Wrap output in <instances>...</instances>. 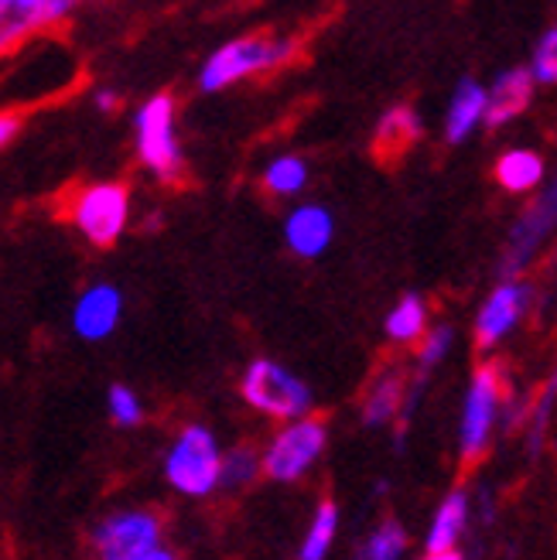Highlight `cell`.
I'll use <instances>...</instances> for the list:
<instances>
[{
	"label": "cell",
	"instance_id": "4fadbf2b",
	"mask_svg": "<svg viewBox=\"0 0 557 560\" xmlns=\"http://www.w3.org/2000/svg\"><path fill=\"white\" fill-rule=\"evenodd\" d=\"M534 86H537L534 72L523 66L499 72L492 79V86H486V127L499 130L513 124L523 109L534 103Z\"/></svg>",
	"mask_w": 557,
	"mask_h": 560
},
{
	"label": "cell",
	"instance_id": "4dcf8cb0",
	"mask_svg": "<svg viewBox=\"0 0 557 560\" xmlns=\"http://www.w3.org/2000/svg\"><path fill=\"white\" fill-rule=\"evenodd\" d=\"M55 4H62L66 11H72V14H76V11H79V4H82V0H55Z\"/></svg>",
	"mask_w": 557,
	"mask_h": 560
},
{
	"label": "cell",
	"instance_id": "cb8c5ba5",
	"mask_svg": "<svg viewBox=\"0 0 557 560\" xmlns=\"http://www.w3.org/2000/svg\"><path fill=\"white\" fill-rule=\"evenodd\" d=\"M407 550V529L397 523V520H383L370 540L363 544V550H359V557H367V560H397L404 557Z\"/></svg>",
	"mask_w": 557,
	"mask_h": 560
},
{
	"label": "cell",
	"instance_id": "83f0119b",
	"mask_svg": "<svg viewBox=\"0 0 557 560\" xmlns=\"http://www.w3.org/2000/svg\"><path fill=\"white\" fill-rule=\"evenodd\" d=\"M554 404H557V373L550 376V383L544 386V394L537 397V404H531V413H526V428H531V444L534 452L544 444L550 417H554Z\"/></svg>",
	"mask_w": 557,
	"mask_h": 560
},
{
	"label": "cell",
	"instance_id": "277c9868",
	"mask_svg": "<svg viewBox=\"0 0 557 560\" xmlns=\"http://www.w3.org/2000/svg\"><path fill=\"white\" fill-rule=\"evenodd\" d=\"M69 226L100 249L114 246L130 226V188L124 182H93L69 195Z\"/></svg>",
	"mask_w": 557,
	"mask_h": 560
},
{
	"label": "cell",
	"instance_id": "8992f818",
	"mask_svg": "<svg viewBox=\"0 0 557 560\" xmlns=\"http://www.w3.org/2000/svg\"><path fill=\"white\" fill-rule=\"evenodd\" d=\"M240 394L243 400L264 417L274 420H294L304 417L315 404L312 386L304 383L298 373L274 359H254L240 376Z\"/></svg>",
	"mask_w": 557,
	"mask_h": 560
},
{
	"label": "cell",
	"instance_id": "3957f363",
	"mask_svg": "<svg viewBox=\"0 0 557 560\" xmlns=\"http://www.w3.org/2000/svg\"><path fill=\"white\" fill-rule=\"evenodd\" d=\"M90 547L103 560H172L175 550L164 540V523L151 510L106 513L90 529Z\"/></svg>",
	"mask_w": 557,
	"mask_h": 560
},
{
	"label": "cell",
	"instance_id": "d6986e66",
	"mask_svg": "<svg viewBox=\"0 0 557 560\" xmlns=\"http://www.w3.org/2000/svg\"><path fill=\"white\" fill-rule=\"evenodd\" d=\"M496 182L507 191H534L544 182V161L534 151L513 148L496 161Z\"/></svg>",
	"mask_w": 557,
	"mask_h": 560
},
{
	"label": "cell",
	"instance_id": "9a60e30c",
	"mask_svg": "<svg viewBox=\"0 0 557 560\" xmlns=\"http://www.w3.org/2000/svg\"><path fill=\"white\" fill-rule=\"evenodd\" d=\"M468 529V492L455 489L441 499V506L431 516L428 537H425V557L431 560H449L459 557V544Z\"/></svg>",
	"mask_w": 557,
	"mask_h": 560
},
{
	"label": "cell",
	"instance_id": "4316f807",
	"mask_svg": "<svg viewBox=\"0 0 557 560\" xmlns=\"http://www.w3.org/2000/svg\"><path fill=\"white\" fill-rule=\"evenodd\" d=\"M531 72L537 79V86H557V24L537 38L531 55Z\"/></svg>",
	"mask_w": 557,
	"mask_h": 560
},
{
	"label": "cell",
	"instance_id": "e0dca14e",
	"mask_svg": "<svg viewBox=\"0 0 557 560\" xmlns=\"http://www.w3.org/2000/svg\"><path fill=\"white\" fill-rule=\"evenodd\" d=\"M421 130H425L421 117H417L410 106H390L373 130V154L383 164L401 161L417 140H421Z\"/></svg>",
	"mask_w": 557,
	"mask_h": 560
},
{
	"label": "cell",
	"instance_id": "d4e9b609",
	"mask_svg": "<svg viewBox=\"0 0 557 560\" xmlns=\"http://www.w3.org/2000/svg\"><path fill=\"white\" fill-rule=\"evenodd\" d=\"M106 413L117 428H137L144 420V404L134 394V386L127 383H114L106 394Z\"/></svg>",
	"mask_w": 557,
	"mask_h": 560
},
{
	"label": "cell",
	"instance_id": "f1b7e54d",
	"mask_svg": "<svg viewBox=\"0 0 557 560\" xmlns=\"http://www.w3.org/2000/svg\"><path fill=\"white\" fill-rule=\"evenodd\" d=\"M21 114H14V109H0V151H4L11 140H18L21 133Z\"/></svg>",
	"mask_w": 557,
	"mask_h": 560
},
{
	"label": "cell",
	"instance_id": "ffe728a7",
	"mask_svg": "<svg viewBox=\"0 0 557 560\" xmlns=\"http://www.w3.org/2000/svg\"><path fill=\"white\" fill-rule=\"evenodd\" d=\"M383 331H386V339H394V342L421 339V335L428 331V301L421 294L407 291L394 307H390Z\"/></svg>",
	"mask_w": 557,
	"mask_h": 560
},
{
	"label": "cell",
	"instance_id": "484cf974",
	"mask_svg": "<svg viewBox=\"0 0 557 560\" xmlns=\"http://www.w3.org/2000/svg\"><path fill=\"white\" fill-rule=\"evenodd\" d=\"M452 342H455V331L452 328H431V331H425V342H421V355H417V386H425L428 383V376H431V370L438 366L441 359H449V349H452Z\"/></svg>",
	"mask_w": 557,
	"mask_h": 560
},
{
	"label": "cell",
	"instance_id": "1f68e13d",
	"mask_svg": "<svg viewBox=\"0 0 557 560\" xmlns=\"http://www.w3.org/2000/svg\"><path fill=\"white\" fill-rule=\"evenodd\" d=\"M4 55H8V48H4V42H0V59H4Z\"/></svg>",
	"mask_w": 557,
	"mask_h": 560
},
{
	"label": "cell",
	"instance_id": "603a6c76",
	"mask_svg": "<svg viewBox=\"0 0 557 560\" xmlns=\"http://www.w3.org/2000/svg\"><path fill=\"white\" fill-rule=\"evenodd\" d=\"M264 185L267 191L274 195H298L304 185H309V164L298 154H285V158H274L267 167H264Z\"/></svg>",
	"mask_w": 557,
	"mask_h": 560
},
{
	"label": "cell",
	"instance_id": "30bf717a",
	"mask_svg": "<svg viewBox=\"0 0 557 560\" xmlns=\"http://www.w3.org/2000/svg\"><path fill=\"white\" fill-rule=\"evenodd\" d=\"M531 301H534V288L526 284V280H520V277L499 280L476 315V349L492 352L523 322Z\"/></svg>",
	"mask_w": 557,
	"mask_h": 560
},
{
	"label": "cell",
	"instance_id": "6da1fadb",
	"mask_svg": "<svg viewBox=\"0 0 557 560\" xmlns=\"http://www.w3.org/2000/svg\"><path fill=\"white\" fill-rule=\"evenodd\" d=\"M291 38H270V35H243L227 45H219L199 69V90L202 93H219L230 90L236 82L250 75H264L277 66L291 62L294 55Z\"/></svg>",
	"mask_w": 557,
	"mask_h": 560
},
{
	"label": "cell",
	"instance_id": "5bb4252c",
	"mask_svg": "<svg viewBox=\"0 0 557 560\" xmlns=\"http://www.w3.org/2000/svg\"><path fill=\"white\" fill-rule=\"evenodd\" d=\"M285 240L291 246V254L312 260L322 257L325 249L336 240V215H332L325 206L309 202L298 206L288 219H285Z\"/></svg>",
	"mask_w": 557,
	"mask_h": 560
},
{
	"label": "cell",
	"instance_id": "9c48e42d",
	"mask_svg": "<svg viewBox=\"0 0 557 560\" xmlns=\"http://www.w3.org/2000/svg\"><path fill=\"white\" fill-rule=\"evenodd\" d=\"M557 230V178L537 195L520 215V222L513 226L507 249H503V264H499V273L503 277H520L526 267H531L534 254L550 240V233Z\"/></svg>",
	"mask_w": 557,
	"mask_h": 560
},
{
	"label": "cell",
	"instance_id": "8fae6325",
	"mask_svg": "<svg viewBox=\"0 0 557 560\" xmlns=\"http://www.w3.org/2000/svg\"><path fill=\"white\" fill-rule=\"evenodd\" d=\"M120 318H124V294L117 284H106V280L82 288L79 298L72 301V315H69L72 331L82 342H106L117 331Z\"/></svg>",
	"mask_w": 557,
	"mask_h": 560
},
{
	"label": "cell",
	"instance_id": "ac0fdd59",
	"mask_svg": "<svg viewBox=\"0 0 557 560\" xmlns=\"http://www.w3.org/2000/svg\"><path fill=\"white\" fill-rule=\"evenodd\" d=\"M404 404H407V383H404V373L401 370H383L373 383H370V394L363 400V424L367 428H386L401 420L404 413Z\"/></svg>",
	"mask_w": 557,
	"mask_h": 560
},
{
	"label": "cell",
	"instance_id": "7402d4cb",
	"mask_svg": "<svg viewBox=\"0 0 557 560\" xmlns=\"http://www.w3.org/2000/svg\"><path fill=\"white\" fill-rule=\"evenodd\" d=\"M257 475H264V455H257L250 444L230 447V452L222 455V482H219V489L240 492V489H246L250 482H254Z\"/></svg>",
	"mask_w": 557,
	"mask_h": 560
},
{
	"label": "cell",
	"instance_id": "f546056e",
	"mask_svg": "<svg viewBox=\"0 0 557 560\" xmlns=\"http://www.w3.org/2000/svg\"><path fill=\"white\" fill-rule=\"evenodd\" d=\"M120 103H124V96H120L117 90H109V86H100V90L93 93V106L100 109V114H117Z\"/></svg>",
	"mask_w": 557,
	"mask_h": 560
},
{
	"label": "cell",
	"instance_id": "44dd1931",
	"mask_svg": "<svg viewBox=\"0 0 557 560\" xmlns=\"http://www.w3.org/2000/svg\"><path fill=\"white\" fill-rule=\"evenodd\" d=\"M336 534H339V506L332 499H325V502H318L309 534H304V540H301L298 557L301 560H322L332 550V544H336Z\"/></svg>",
	"mask_w": 557,
	"mask_h": 560
},
{
	"label": "cell",
	"instance_id": "7c38bea8",
	"mask_svg": "<svg viewBox=\"0 0 557 560\" xmlns=\"http://www.w3.org/2000/svg\"><path fill=\"white\" fill-rule=\"evenodd\" d=\"M69 18L72 11L55 4V0H0V42L8 51H14L42 32L66 24Z\"/></svg>",
	"mask_w": 557,
	"mask_h": 560
},
{
	"label": "cell",
	"instance_id": "ba28073f",
	"mask_svg": "<svg viewBox=\"0 0 557 560\" xmlns=\"http://www.w3.org/2000/svg\"><path fill=\"white\" fill-rule=\"evenodd\" d=\"M328 444V428L318 417H294L270 438L264 447V475L274 482H298L301 475H309Z\"/></svg>",
	"mask_w": 557,
	"mask_h": 560
},
{
	"label": "cell",
	"instance_id": "7a4b0ae2",
	"mask_svg": "<svg viewBox=\"0 0 557 560\" xmlns=\"http://www.w3.org/2000/svg\"><path fill=\"white\" fill-rule=\"evenodd\" d=\"M134 148L158 182H178L185 175V151L178 140V106L169 93L144 100L134 114Z\"/></svg>",
	"mask_w": 557,
	"mask_h": 560
},
{
	"label": "cell",
	"instance_id": "52a82bcc",
	"mask_svg": "<svg viewBox=\"0 0 557 560\" xmlns=\"http://www.w3.org/2000/svg\"><path fill=\"white\" fill-rule=\"evenodd\" d=\"M503 410V366L499 362H483L472 373L468 394L462 404V424H459V458L462 465H476L486 452L492 431Z\"/></svg>",
	"mask_w": 557,
	"mask_h": 560
},
{
	"label": "cell",
	"instance_id": "5b68a950",
	"mask_svg": "<svg viewBox=\"0 0 557 560\" xmlns=\"http://www.w3.org/2000/svg\"><path fill=\"white\" fill-rule=\"evenodd\" d=\"M164 479L178 495L206 499L222 482V452L209 428L188 424L175 434L172 447L164 452Z\"/></svg>",
	"mask_w": 557,
	"mask_h": 560
},
{
	"label": "cell",
	"instance_id": "2e32d148",
	"mask_svg": "<svg viewBox=\"0 0 557 560\" xmlns=\"http://www.w3.org/2000/svg\"><path fill=\"white\" fill-rule=\"evenodd\" d=\"M476 127H486V86L472 75L459 79V86L449 100L444 114V140L449 144H465L476 133Z\"/></svg>",
	"mask_w": 557,
	"mask_h": 560
}]
</instances>
